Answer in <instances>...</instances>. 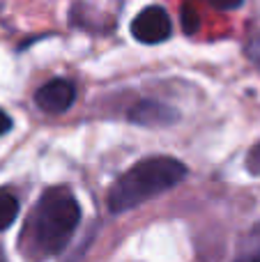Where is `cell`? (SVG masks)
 <instances>
[{
	"label": "cell",
	"mask_w": 260,
	"mask_h": 262,
	"mask_svg": "<svg viewBox=\"0 0 260 262\" xmlns=\"http://www.w3.org/2000/svg\"><path fill=\"white\" fill-rule=\"evenodd\" d=\"M81 223V205L67 186H51L39 195L21 228L16 249L26 262L60 255Z\"/></svg>",
	"instance_id": "cell-1"
},
{
	"label": "cell",
	"mask_w": 260,
	"mask_h": 262,
	"mask_svg": "<svg viewBox=\"0 0 260 262\" xmlns=\"http://www.w3.org/2000/svg\"><path fill=\"white\" fill-rule=\"evenodd\" d=\"M187 177V166L173 157H150L129 168L106 195L109 212L122 214L166 191L175 189Z\"/></svg>",
	"instance_id": "cell-2"
},
{
	"label": "cell",
	"mask_w": 260,
	"mask_h": 262,
	"mask_svg": "<svg viewBox=\"0 0 260 262\" xmlns=\"http://www.w3.org/2000/svg\"><path fill=\"white\" fill-rule=\"evenodd\" d=\"M170 32H173L170 16L159 5H150V7L141 9L132 21V35L141 44H161L170 37Z\"/></svg>",
	"instance_id": "cell-3"
},
{
	"label": "cell",
	"mask_w": 260,
	"mask_h": 262,
	"mask_svg": "<svg viewBox=\"0 0 260 262\" xmlns=\"http://www.w3.org/2000/svg\"><path fill=\"white\" fill-rule=\"evenodd\" d=\"M129 122L138 124V127H147V129H164L170 127L180 120V113L173 106L164 104L157 99H141L129 108L127 113Z\"/></svg>",
	"instance_id": "cell-4"
},
{
	"label": "cell",
	"mask_w": 260,
	"mask_h": 262,
	"mask_svg": "<svg viewBox=\"0 0 260 262\" xmlns=\"http://www.w3.org/2000/svg\"><path fill=\"white\" fill-rule=\"evenodd\" d=\"M74 99H76V88L67 78H53V81L44 83L41 88H37L35 92V104L44 113L51 115H60L64 111H69Z\"/></svg>",
	"instance_id": "cell-5"
},
{
	"label": "cell",
	"mask_w": 260,
	"mask_h": 262,
	"mask_svg": "<svg viewBox=\"0 0 260 262\" xmlns=\"http://www.w3.org/2000/svg\"><path fill=\"white\" fill-rule=\"evenodd\" d=\"M18 216V200L9 191H0V232L14 226Z\"/></svg>",
	"instance_id": "cell-6"
},
{
	"label": "cell",
	"mask_w": 260,
	"mask_h": 262,
	"mask_svg": "<svg viewBox=\"0 0 260 262\" xmlns=\"http://www.w3.org/2000/svg\"><path fill=\"white\" fill-rule=\"evenodd\" d=\"M247 58L260 69V30L253 32V35L249 37V41H247Z\"/></svg>",
	"instance_id": "cell-7"
},
{
	"label": "cell",
	"mask_w": 260,
	"mask_h": 262,
	"mask_svg": "<svg viewBox=\"0 0 260 262\" xmlns=\"http://www.w3.org/2000/svg\"><path fill=\"white\" fill-rule=\"evenodd\" d=\"M182 28L189 35H193V32L198 30V16L193 14L191 7H182Z\"/></svg>",
	"instance_id": "cell-8"
},
{
	"label": "cell",
	"mask_w": 260,
	"mask_h": 262,
	"mask_svg": "<svg viewBox=\"0 0 260 262\" xmlns=\"http://www.w3.org/2000/svg\"><path fill=\"white\" fill-rule=\"evenodd\" d=\"M247 170L251 175H260V143L253 145L251 152L247 154Z\"/></svg>",
	"instance_id": "cell-9"
},
{
	"label": "cell",
	"mask_w": 260,
	"mask_h": 262,
	"mask_svg": "<svg viewBox=\"0 0 260 262\" xmlns=\"http://www.w3.org/2000/svg\"><path fill=\"white\" fill-rule=\"evenodd\" d=\"M14 127V122H12V118H9L7 113H5L3 108H0V136H5V134H9Z\"/></svg>",
	"instance_id": "cell-10"
},
{
	"label": "cell",
	"mask_w": 260,
	"mask_h": 262,
	"mask_svg": "<svg viewBox=\"0 0 260 262\" xmlns=\"http://www.w3.org/2000/svg\"><path fill=\"white\" fill-rule=\"evenodd\" d=\"M235 262H260V251H256L251 255H244V258H237Z\"/></svg>",
	"instance_id": "cell-11"
},
{
	"label": "cell",
	"mask_w": 260,
	"mask_h": 262,
	"mask_svg": "<svg viewBox=\"0 0 260 262\" xmlns=\"http://www.w3.org/2000/svg\"><path fill=\"white\" fill-rule=\"evenodd\" d=\"M0 262H7V258H5V253H3V249H0Z\"/></svg>",
	"instance_id": "cell-12"
}]
</instances>
